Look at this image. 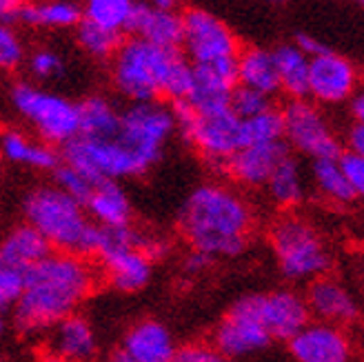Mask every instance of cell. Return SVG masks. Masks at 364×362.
Here are the masks:
<instances>
[{
  "label": "cell",
  "instance_id": "45",
  "mask_svg": "<svg viewBox=\"0 0 364 362\" xmlns=\"http://www.w3.org/2000/svg\"><path fill=\"white\" fill-rule=\"evenodd\" d=\"M147 5L156 7V9H167V11H176L178 0H144Z\"/></svg>",
  "mask_w": 364,
  "mask_h": 362
},
{
  "label": "cell",
  "instance_id": "36",
  "mask_svg": "<svg viewBox=\"0 0 364 362\" xmlns=\"http://www.w3.org/2000/svg\"><path fill=\"white\" fill-rule=\"evenodd\" d=\"M27 69L33 80H53L63 74L65 63L53 49H36L31 56L27 58Z\"/></svg>",
  "mask_w": 364,
  "mask_h": 362
},
{
  "label": "cell",
  "instance_id": "50",
  "mask_svg": "<svg viewBox=\"0 0 364 362\" xmlns=\"http://www.w3.org/2000/svg\"><path fill=\"white\" fill-rule=\"evenodd\" d=\"M267 3H280V0H267Z\"/></svg>",
  "mask_w": 364,
  "mask_h": 362
},
{
  "label": "cell",
  "instance_id": "49",
  "mask_svg": "<svg viewBox=\"0 0 364 362\" xmlns=\"http://www.w3.org/2000/svg\"><path fill=\"white\" fill-rule=\"evenodd\" d=\"M355 3H358L360 7H364V0H355Z\"/></svg>",
  "mask_w": 364,
  "mask_h": 362
},
{
  "label": "cell",
  "instance_id": "6",
  "mask_svg": "<svg viewBox=\"0 0 364 362\" xmlns=\"http://www.w3.org/2000/svg\"><path fill=\"white\" fill-rule=\"evenodd\" d=\"M171 112L182 138L193 144L211 165L225 169L231 156L242 149V120L233 114L231 107L200 114L187 98H182L171 102Z\"/></svg>",
  "mask_w": 364,
  "mask_h": 362
},
{
  "label": "cell",
  "instance_id": "20",
  "mask_svg": "<svg viewBox=\"0 0 364 362\" xmlns=\"http://www.w3.org/2000/svg\"><path fill=\"white\" fill-rule=\"evenodd\" d=\"M47 349L51 358L65 362H91L98 351L94 329L80 316H67L53 324L47 336Z\"/></svg>",
  "mask_w": 364,
  "mask_h": 362
},
{
  "label": "cell",
  "instance_id": "30",
  "mask_svg": "<svg viewBox=\"0 0 364 362\" xmlns=\"http://www.w3.org/2000/svg\"><path fill=\"white\" fill-rule=\"evenodd\" d=\"M267 193L280 207H296L304 201V176L296 158L287 156L267 183Z\"/></svg>",
  "mask_w": 364,
  "mask_h": 362
},
{
  "label": "cell",
  "instance_id": "48",
  "mask_svg": "<svg viewBox=\"0 0 364 362\" xmlns=\"http://www.w3.org/2000/svg\"><path fill=\"white\" fill-rule=\"evenodd\" d=\"M49 362H65V360H58V358H51Z\"/></svg>",
  "mask_w": 364,
  "mask_h": 362
},
{
  "label": "cell",
  "instance_id": "31",
  "mask_svg": "<svg viewBox=\"0 0 364 362\" xmlns=\"http://www.w3.org/2000/svg\"><path fill=\"white\" fill-rule=\"evenodd\" d=\"M122 31H114L107 29L102 25H96L91 21H85L76 27V41L80 45V49L87 53V56L96 58V60H112L120 45L124 43Z\"/></svg>",
  "mask_w": 364,
  "mask_h": 362
},
{
  "label": "cell",
  "instance_id": "39",
  "mask_svg": "<svg viewBox=\"0 0 364 362\" xmlns=\"http://www.w3.org/2000/svg\"><path fill=\"white\" fill-rule=\"evenodd\" d=\"M340 162H342L344 174H347V178H349L355 198L364 201V158L358 154H351V151H344L340 156Z\"/></svg>",
  "mask_w": 364,
  "mask_h": 362
},
{
  "label": "cell",
  "instance_id": "11",
  "mask_svg": "<svg viewBox=\"0 0 364 362\" xmlns=\"http://www.w3.org/2000/svg\"><path fill=\"white\" fill-rule=\"evenodd\" d=\"M185 21V41L182 51L191 65H213L223 60H235L240 56V43L233 31L207 9L191 7L182 14Z\"/></svg>",
  "mask_w": 364,
  "mask_h": 362
},
{
  "label": "cell",
  "instance_id": "21",
  "mask_svg": "<svg viewBox=\"0 0 364 362\" xmlns=\"http://www.w3.org/2000/svg\"><path fill=\"white\" fill-rule=\"evenodd\" d=\"M178 351L171 331L158 320L134 324L122 340V353L134 362H173Z\"/></svg>",
  "mask_w": 364,
  "mask_h": 362
},
{
  "label": "cell",
  "instance_id": "33",
  "mask_svg": "<svg viewBox=\"0 0 364 362\" xmlns=\"http://www.w3.org/2000/svg\"><path fill=\"white\" fill-rule=\"evenodd\" d=\"M284 140V120L282 112L267 110L253 118L242 120V147L249 144H264V142H278Z\"/></svg>",
  "mask_w": 364,
  "mask_h": 362
},
{
  "label": "cell",
  "instance_id": "10",
  "mask_svg": "<svg viewBox=\"0 0 364 362\" xmlns=\"http://www.w3.org/2000/svg\"><path fill=\"white\" fill-rule=\"evenodd\" d=\"M284 120V142L298 154L324 160V158H340V140L333 132L331 122L326 120L318 102L314 100H289L282 110Z\"/></svg>",
  "mask_w": 364,
  "mask_h": 362
},
{
  "label": "cell",
  "instance_id": "26",
  "mask_svg": "<svg viewBox=\"0 0 364 362\" xmlns=\"http://www.w3.org/2000/svg\"><path fill=\"white\" fill-rule=\"evenodd\" d=\"M14 23L33 29H71L82 23V7L74 0H43L27 3L16 14Z\"/></svg>",
  "mask_w": 364,
  "mask_h": 362
},
{
  "label": "cell",
  "instance_id": "40",
  "mask_svg": "<svg viewBox=\"0 0 364 362\" xmlns=\"http://www.w3.org/2000/svg\"><path fill=\"white\" fill-rule=\"evenodd\" d=\"M347 151L364 158V124L353 122L347 132Z\"/></svg>",
  "mask_w": 364,
  "mask_h": 362
},
{
  "label": "cell",
  "instance_id": "44",
  "mask_svg": "<svg viewBox=\"0 0 364 362\" xmlns=\"http://www.w3.org/2000/svg\"><path fill=\"white\" fill-rule=\"evenodd\" d=\"M349 110H351L353 122L364 124V87H362V89H358L355 96L349 100Z\"/></svg>",
  "mask_w": 364,
  "mask_h": 362
},
{
  "label": "cell",
  "instance_id": "14",
  "mask_svg": "<svg viewBox=\"0 0 364 362\" xmlns=\"http://www.w3.org/2000/svg\"><path fill=\"white\" fill-rule=\"evenodd\" d=\"M358 69L342 53L326 49L311 58V100L318 105L347 102L358 92Z\"/></svg>",
  "mask_w": 364,
  "mask_h": 362
},
{
  "label": "cell",
  "instance_id": "4",
  "mask_svg": "<svg viewBox=\"0 0 364 362\" xmlns=\"http://www.w3.org/2000/svg\"><path fill=\"white\" fill-rule=\"evenodd\" d=\"M25 223L49 240L51 249L87 258L96 256L102 227L91 220L85 205L56 185L36 187L23 198Z\"/></svg>",
  "mask_w": 364,
  "mask_h": 362
},
{
  "label": "cell",
  "instance_id": "38",
  "mask_svg": "<svg viewBox=\"0 0 364 362\" xmlns=\"http://www.w3.org/2000/svg\"><path fill=\"white\" fill-rule=\"evenodd\" d=\"M25 63V45L11 25L0 29V67L5 71H16Z\"/></svg>",
  "mask_w": 364,
  "mask_h": 362
},
{
  "label": "cell",
  "instance_id": "28",
  "mask_svg": "<svg viewBox=\"0 0 364 362\" xmlns=\"http://www.w3.org/2000/svg\"><path fill=\"white\" fill-rule=\"evenodd\" d=\"M80 107V136L85 138H114L120 129L122 112L107 96H87Z\"/></svg>",
  "mask_w": 364,
  "mask_h": 362
},
{
  "label": "cell",
  "instance_id": "13",
  "mask_svg": "<svg viewBox=\"0 0 364 362\" xmlns=\"http://www.w3.org/2000/svg\"><path fill=\"white\" fill-rule=\"evenodd\" d=\"M253 309H256L264 329L273 340H291L300 334L309 322V304L306 298L291 292V289H278L269 294H251Z\"/></svg>",
  "mask_w": 364,
  "mask_h": 362
},
{
  "label": "cell",
  "instance_id": "32",
  "mask_svg": "<svg viewBox=\"0 0 364 362\" xmlns=\"http://www.w3.org/2000/svg\"><path fill=\"white\" fill-rule=\"evenodd\" d=\"M138 0H82V18L114 31H127Z\"/></svg>",
  "mask_w": 364,
  "mask_h": 362
},
{
  "label": "cell",
  "instance_id": "19",
  "mask_svg": "<svg viewBox=\"0 0 364 362\" xmlns=\"http://www.w3.org/2000/svg\"><path fill=\"white\" fill-rule=\"evenodd\" d=\"M306 304L309 312L316 320L329 322V324H351L360 318V304L347 287L340 284L333 278H318L309 282L306 289Z\"/></svg>",
  "mask_w": 364,
  "mask_h": 362
},
{
  "label": "cell",
  "instance_id": "5",
  "mask_svg": "<svg viewBox=\"0 0 364 362\" xmlns=\"http://www.w3.org/2000/svg\"><path fill=\"white\" fill-rule=\"evenodd\" d=\"M9 102L43 142L60 144L80 136V107L60 94L47 92L41 85L18 80L9 89Z\"/></svg>",
  "mask_w": 364,
  "mask_h": 362
},
{
  "label": "cell",
  "instance_id": "35",
  "mask_svg": "<svg viewBox=\"0 0 364 362\" xmlns=\"http://www.w3.org/2000/svg\"><path fill=\"white\" fill-rule=\"evenodd\" d=\"M271 107L273 105H271L269 96L256 92V89H251V87H245V85H238L231 94V110L240 120L258 116V114L271 110Z\"/></svg>",
  "mask_w": 364,
  "mask_h": 362
},
{
  "label": "cell",
  "instance_id": "18",
  "mask_svg": "<svg viewBox=\"0 0 364 362\" xmlns=\"http://www.w3.org/2000/svg\"><path fill=\"white\" fill-rule=\"evenodd\" d=\"M124 33L134 36V38H142L162 49H182L185 21H182V14L156 9L144 3V0H138Z\"/></svg>",
  "mask_w": 364,
  "mask_h": 362
},
{
  "label": "cell",
  "instance_id": "16",
  "mask_svg": "<svg viewBox=\"0 0 364 362\" xmlns=\"http://www.w3.org/2000/svg\"><path fill=\"white\" fill-rule=\"evenodd\" d=\"M238 87V58L213 65H193V85L187 100L196 112H218L231 107V94Z\"/></svg>",
  "mask_w": 364,
  "mask_h": 362
},
{
  "label": "cell",
  "instance_id": "46",
  "mask_svg": "<svg viewBox=\"0 0 364 362\" xmlns=\"http://www.w3.org/2000/svg\"><path fill=\"white\" fill-rule=\"evenodd\" d=\"M107 362H134V360L129 356H124L122 351H118V353H114L112 358H109Z\"/></svg>",
  "mask_w": 364,
  "mask_h": 362
},
{
  "label": "cell",
  "instance_id": "15",
  "mask_svg": "<svg viewBox=\"0 0 364 362\" xmlns=\"http://www.w3.org/2000/svg\"><path fill=\"white\" fill-rule=\"evenodd\" d=\"M289 353L296 362H351V342L338 324L316 320L289 340Z\"/></svg>",
  "mask_w": 364,
  "mask_h": 362
},
{
  "label": "cell",
  "instance_id": "43",
  "mask_svg": "<svg viewBox=\"0 0 364 362\" xmlns=\"http://www.w3.org/2000/svg\"><path fill=\"white\" fill-rule=\"evenodd\" d=\"M209 256L207 253H203V251H193L191 256L187 258V262H185V269L189 271V274H200L207 265H209Z\"/></svg>",
  "mask_w": 364,
  "mask_h": 362
},
{
  "label": "cell",
  "instance_id": "47",
  "mask_svg": "<svg viewBox=\"0 0 364 362\" xmlns=\"http://www.w3.org/2000/svg\"><path fill=\"white\" fill-rule=\"evenodd\" d=\"M173 362H189V360H185L182 356H176V360H173Z\"/></svg>",
  "mask_w": 364,
  "mask_h": 362
},
{
  "label": "cell",
  "instance_id": "41",
  "mask_svg": "<svg viewBox=\"0 0 364 362\" xmlns=\"http://www.w3.org/2000/svg\"><path fill=\"white\" fill-rule=\"evenodd\" d=\"M296 45L306 53V56H311V58L318 56V53H322V51H326V47L318 38H314V36H306V33H298Z\"/></svg>",
  "mask_w": 364,
  "mask_h": 362
},
{
  "label": "cell",
  "instance_id": "1",
  "mask_svg": "<svg viewBox=\"0 0 364 362\" xmlns=\"http://www.w3.org/2000/svg\"><path fill=\"white\" fill-rule=\"evenodd\" d=\"M94 274L85 258L74 253H49L45 260L27 269V287L14 307V327L25 334L51 329L67 316H74L89 296Z\"/></svg>",
  "mask_w": 364,
  "mask_h": 362
},
{
  "label": "cell",
  "instance_id": "27",
  "mask_svg": "<svg viewBox=\"0 0 364 362\" xmlns=\"http://www.w3.org/2000/svg\"><path fill=\"white\" fill-rule=\"evenodd\" d=\"M91 220L100 227H122L132 220V203L118 180H100L85 205Z\"/></svg>",
  "mask_w": 364,
  "mask_h": 362
},
{
  "label": "cell",
  "instance_id": "2",
  "mask_svg": "<svg viewBox=\"0 0 364 362\" xmlns=\"http://www.w3.org/2000/svg\"><path fill=\"white\" fill-rule=\"evenodd\" d=\"M109 76L116 92L129 102L158 98L173 102L189 96L193 65L180 49H162L129 36L109 60Z\"/></svg>",
  "mask_w": 364,
  "mask_h": 362
},
{
  "label": "cell",
  "instance_id": "3",
  "mask_svg": "<svg viewBox=\"0 0 364 362\" xmlns=\"http://www.w3.org/2000/svg\"><path fill=\"white\" fill-rule=\"evenodd\" d=\"M253 213L231 187L207 183L196 187L180 209V229L209 258H233L245 251Z\"/></svg>",
  "mask_w": 364,
  "mask_h": 362
},
{
  "label": "cell",
  "instance_id": "42",
  "mask_svg": "<svg viewBox=\"0 0 364 362\" xmlns=\"http://www.w3.org/2000/svg\"><path fill=\"white\" fill-rule=\"evenodd\" d=\"M27 3H31V0H0V11H3L5 25H11L16 14L21 11Z\"/></svg>",
  "mask_w": 364,
  "mask_h": 362
},
{
  "label": "cell",
  "instance_id": "37",
  "mask_svg": "<svg viewBox=\"0 0 364 362\" xmlns=\"http://www.w3.org/2000/svg\"><path fill=\"white\" fill-rule=\"evenodd\" d=\"M27 287V271L18 267L0 265V302L3 307H14L23 298Z\"/></svg>",
  "mask_w": 364,
  "mask_h": 362
},
{
  "label": "cell",
  "instance_id": "22",
  "mask_svg": "<svg viewBox=\"0 0 364 362\" xmlns=\"http://www.w3.org/2000/svg\"><path fill=\"white\" fill-rule=\"evenodd\" d=\"M51 253L49 240L29 223L16 225L0 245V265L31 269Z\"/></svg>",
  "mask_w": 364,
  "mask_h": 362
},
{
  "label": "cell",
  "instance_id": "24",
  "mask_svg": "<svg viewBox=\"0 0 364 362\" xmlns=\"http://www.w3.org/2000/svg\"><path fill=\"white\" fill-rule=\"evenodd\" d=\"M0 149H3V156L9 162H14V165L31 167L38 171H56V167L63 162V156H58V151L53 149V144L36 142L18 129L3 132Z\"/></svg>",
  "mask_w": 364,
  "mask_h": 362
},
{
  "label": "cell",
  "instance_id": "34",
  "mask_svg": "<svg viewBox=\"0 0 364 362\" xmlns=\"http://www.w3.org/2000/svg\"><path fill=\"white\" fill-rule=\"evenodd\" d=\"M53 185L60 187L65 193H69L71 198H76L80 205H87L89 196L94 193V187L98 183H94L89 176H85L82 171H78L76 167L67 165V162H60L53 171Z\"/></svg>",
  "mask_w": 364,
  "mask_h": 362
},
{
  "label": "cell",
  "instance_id": "17",
  "mask_svg": "<svg viewBox=\"0 0 364 362\" xmlns=\"http://www.w3.org/2000/svg\"><path fill=\"white\" fill-rule=\"evenodd\" d=\"M289 156V144L284 140L249 144L240 151H235L227 162L225 171L245 187H267L273 171L280 167V162Z\"/></svg>",
  "mask_w": 364,
  "mask_h": 362
},
{
  "label": "cell",
  "instance_id": "25",
  "mask_svg": "<svg viewBox=\"0 0 364 362\" xmlns=\"http://www.w3.org/2000/svg\"><path fill=\"white\" fill-rule=\"evenodd\" d=\"M238 85L273 98L280 94V76L273 51L264 47H245L238 56Z\"/></svg>",
  "mask_w": 364,
  "mask_h": 362
},
{
  "label": "cell",
  "instance_id": "29",
  "mask_svg": "<svg viewBox=\"0 0 364 362\" xmlns=\"http://www.w3.org/2000/svg\"><path fill=\"white\" fill-rule=\"evenodd\" d=\"M311 178H314L316 191L324 198V201L336 203V205H349L355 201V193L351 189L347 174L342 169L340 158L314 160Z\"/></svg>",
  "mask_w": 364,
  "mask_h": 362
},
{
  "label": "cell",
  "instance_id": "12",
  "mask_svg": "<svg viewBox=\"0 0 364 362\" xmlns=\"http://www.w3.org/2000/svg\"><path fill=\"white\" fill-rule=\"evenodd\" d=\"M271 334L264 329L256 309H253V298L242 296L231 307L225 320L218 324L213 334V347L225 358H245L258 351H264L271 345Z\"/></svg>",
  "mask_w": 364,
  "mask_h": 362
},
{
  "label": "cell",
  "instance_id": "23",
  "mask_svg": "<svg viewBox=\"0 0 364 362\" xmlns=\"http://www.w3.org/2000/svg\"><path fill=\"white\" fill-rule=\"evenodd\" d=\"M280 76V92L289 96V100L311 98V56L296 45H280L273 49Z\"/></svg>",
  "mask_w": 364,
  "mask_h": 362
},
{
  "label": "cell",
  "instance_id": "7",
  "mask_svg": "<svg viewBox=\"0 0 364 362\" xmlns=\"http://www.w3.org/2000/svg\"><path fill=\"white\" fill-rule=\"evenodd\" d=\"M271 245L282 276L296 282H314L331 267V253L311 223L284 215L271 229Z\"/></svg>",
  "mask_w": 364,
  "mask_h": 362
},
{
  "label": "cell",
  "instance_id": "8",
  "mask_svg": "<svg viewBox=\"0 0 364 362\" xmlns=\"http://www.w3.org/2000/svg\"><path fill=\"white\" fill-rule=\"evenodd\" d=\"M144 233L132 225L102 227L98 260L114 289L124 294L140 292L151 280V258L144 253Z\"/></svg>",
  "mask_w": 364,
  "mask_h": 362
},
{
  "label": "cell",
  "instance_id": "9",
  "mask_svg": "<svg viewBox=\"0 0 364 362\" xmlns=\"http://www.w3.org/2000/svg\"><path fill=\"white\" fill-rule=\"evenodd\" d=\"M176 118L171 105H162L160 100L149 102H129L122 110V120L118 129V140L129 149L138 162L149 171L162 156V149L173 136Z\"/></svg>",
  "mask_w": 364,
  "mask_h": 362
}]
</instances>
